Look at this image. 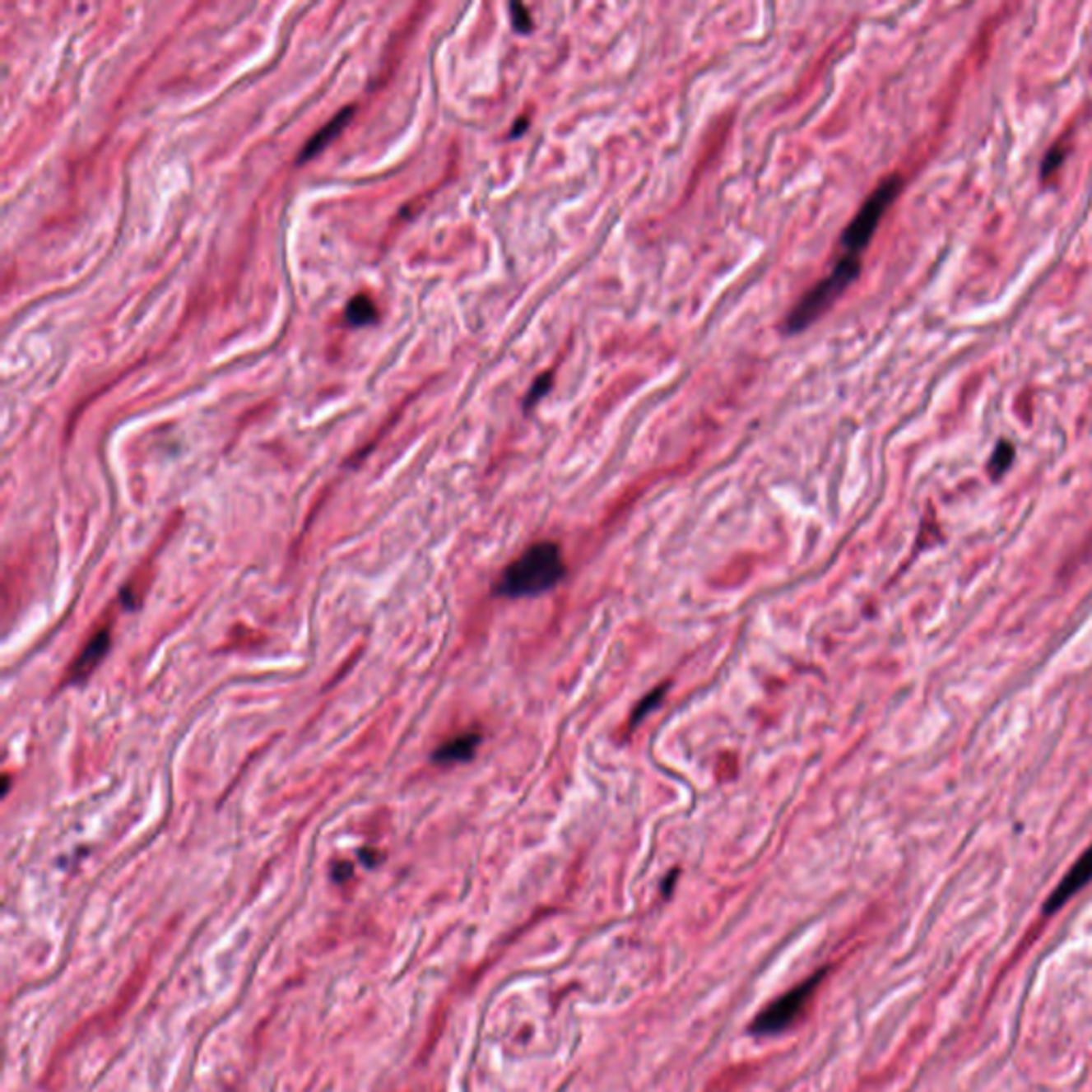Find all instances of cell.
Wrapping results in <instances>:
<instances>
[{
	"label": "cell",
	"instance_id": "obj_7",
	"mask_svg": "<svg viewBox=\"0 0 1092 1092\" xmlns=\"http://www.w3.org/2000/svg\"><path fill=\"white\" fill-rule=\"evenodd\" d=\"M352 111H355V109H352V107H346V109L337 111V114H335L333 118H331V120L327 122V124H324L323 128H320V131L314 132L312 139H309V142L304 146V150H301V156H299V162L309 160V158H314V156H316V154L323 152L324 147L331 146V143H333L335 137H340V135H342V131H344V128H346V124H348V122H351Z\"/></svg>",
	"mask_w": 1092,
	"mask_h": 1092
},
{
	"label": "cell",
	"instance_id": "obj_14",
	"mask_svg": "<svg viewBox=\"0 0 1092 1092\" xmlns=\"http://www.w3.org/2000/svg\"><path fill=\"white\" fill-rule=\"evenodd\" d=\"M525 128H527V120H525V118H521V120L517 122V126H514L513 137H518V131H525Z\"/></svg>",
	"mask_w": 1092,
	"mask_h": 1092
},
{
	"label": "cell",
	"instance_id": "obj_13",
	"mask_svg": "<svg viewBox=\"0 0 1092 1092\" xmlns=\"http://www.w3.org/2000/svg\"><path fill=\"white\" fill-rule=\"evenodd\" d=\"M1062 158H1065V147H1061L1058 143H1056L1050 152H1048V156H1045L1043 169H1041V171H1043V178H1048L1050 173H1054L1056 169H1058V165L1062 162Z\"/></svg>",
	"mask_w": 1092,
	"mask_h": 1092
},
{
	"label": "cell",
	"instance_id": "obj_8",
	"mask_svg": "<svg viewBox=\"0 0 1092 1092\" xmlns=\"http://www.w3.org/2000/svg\"><path fill=\"white\" fill-rule=\"evenodd\" d=\"M109 627H105V630H99V632L92 636L86 648L79 653L77 662L71 668V679L73 681H81L92 672V670L99 666L100 659L105 658L107 653V648H109Z\"/></svg>",
	"mask_w": 1092,
	"mask_h": 1092
},
{
	"label": "cell",
	"instance_id": "obj_4",
	"mask_svg": "<svg viewBox=\"0 0 1092 1092\" xmlns=\"http://www.w3.org/2000/svg\"><path fill=\"white\" fill-rule=\"evenodd\" d=\"M824 979V971L816 973L813 978L805 979L802 983L794 986L792 990L779 997L777 1001L769 1005V1007L764 1009L762 1014L755 1015L753 1020L751 1030L755 1035H774V1033H781L788 1026H792L798 1020V1015L805 1011L806 1003L811 1001V997L816 994L817 986Z\"/></svg>",
	"mask_w": 1092,
	"mask_h": 1092
},
{
	"label": "cell",
	"instance_id": "obj_12",
	"mask_svg": "<svg viewBox=\"0 0 1092 1092\" xmlns=\"http://www.w3.org/2000/svg\"><path fill=\"white\" fill-rule=\"evenodd\" d=\"M510 17H513V26L514 30L521 32V35H527L529 30L533 28V21L529 20V11L525 5H518V2H510Z\"/></svg>",
	"mask_w": 1092,
	"mask_h": 1092
},
{
	"label": "cell",
	"instance_id": "obj_6",
	"mask_svg": "<svg viewBox=\"0 0 1092 1092\" xmlns=\"http://www.w3.org/2000/svg\"><path fill=\"white\" fill-rule=\"evenodd\" d=\"M482 737L478 732H466V734H459V737L450 738L446 741L444 745H439L434 753V762L442 764V766H450V764H461V762H470L474 758L476 749L481 747Z\"/></svg>",
	"mask_w": 1092,
	"mask_h": 1092
},
{
	"label": "cell",
	"instance_id": "obj_2",
	"mask_svg": "<svg viewBox=\"0 0 1092 1092\" xmlns=\"http://www.w3.org/2000/svg\"><path fill=\"white\" fill-rule=\"evenodd\" d=\"M860 269H862V261H860V257L843 254V257L836 261L834 269H832L824 280H820V282L811 288L809 293L794 305V309L789 312L788 320H785V331H788V333H800V331H805L811 323H816L821 314L826 312V309L834 304L836 299L845 293L847 288H849V284L856 282L857 276H860Z\"/></svg>",
	"mask_w": 1092,
	"mask_h": 1092
},
{
	"label": "cell",
	"instance_id": "obj_9",
	"mask_svg": "<svg viewBox=\"0 0 1092 1092\" xmlns=\"http://www.w3.org/2000/svg\"><path fill=\"white\" fill-rule=\"evenodd\" d=\"M344 318L351 327H365V324H371L378 318L376 304H374L367 295H356V297H352L351 301H348V305H346Z\"/></svg>",
	"mask_w": 1092,
	"mask_h": 1092
},
{
	"label": "cell",
	"instance_id": "obj_10",
	"mask_svg": "<svg viewBox=\"0 0 1092 1092\" xmlns=\"http://www.w3.org/2000/svg\"><path fill=\"white\" fill-rule=\"evenodd\" d=\"M1011 461H1014V446L1009 444V442H1001L994 450L992 459H990V474L994 478H1001V476L1007 472V467L1011 466Z\"/></svg>",
	"mask_w": 1092,
	"mask_h": 1092
},
{
	"label": "cell",
	"instance_id": "obj_1",
	"mask_svg": "<svg viewBox=\"0 0 1092 1092\" xmlns=\"http://www.w3.org/2000/svg\"><path fill=\"white\" fill-rule=\"evenodd\" d=\"M565 564L555 542H538L514 560L497 583V593L506 597L540 596L560 585Z\"/></svg>",
	"mask_w": 1092,
	"mask_h": 1092
},
{
	"label": "cell",
	"instance_id": "obj_11",
	"mask_svg": "<svg viewBox=\"0 0 1092 1092\" xmlns=\"http://www.w3.org/2000/svg\"><path fill=\"white\" fill-rule=\"evenodd\" d=\"M551 387H553V376H551V374H542V376H538V380L533 382L532 388L527 391V397H525V410H529L532 406H536V403H538L540 399H542L544 395L551 391Z\"/></svg>",
	"mask_w": 1092,
	"mask_h": 1092
},
{
	"label": "cell",
	"instance_id": "obj_3",
	"mask_svg": "<svg viewBox=\"0 0 1092 1092\" xmlns=\"http://www.w3.org/2000/svg\"><path fill=\"white\" fill-rule=\"evenodd\" d=\"M900 188H903V182H900L899 175H890L864 201V205L857 209V214L853 216L849 226L843 230L841 246L845 254H852V257L862 254L864 248L868 246V241L873 239L875 230H877L884 214L890 209V205L894 203V199L899 197Z\"/></svg>",
	"mask_w": 1092,
	"mask_h": 1092
},
{
	"label": "cell",
	"instance_id": "obj_5",
	"mask_svg": "<svg viewBox=\"0 0 1092 1092\" xmlns=\"http://www.w3.org/2000/svg\"><path fill=\"white\" fill-rule=\"evenodd\" d=\"M1092 881V845L1088 847L1086 852L1080 856L1076 864L1071 867V871L1062 877V881L1056 885V890L1052 892V896L1045 903V913H1054L1061 907H1065L1066 900L1073 899L1080 890L1086 888L1088 884Z\"/></svg>",
	"mask_w": 1092,
	"mask_h": 1092
}]
</instances>
